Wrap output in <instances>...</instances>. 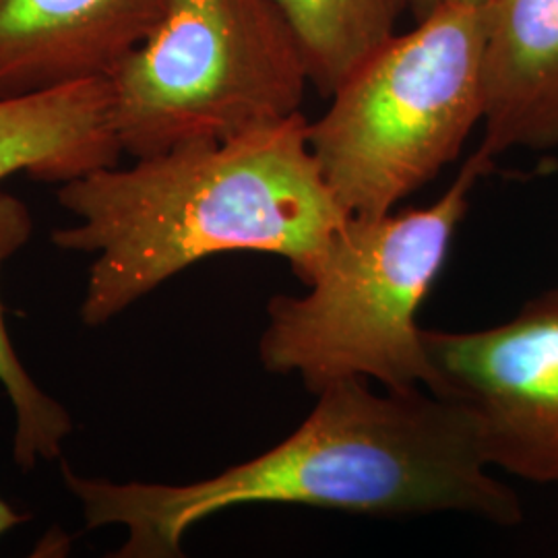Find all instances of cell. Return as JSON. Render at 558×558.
<instances>
[{
  "instance_id": "277c9868",
  "label": "cell",
  "mask_w": 558,
  "mask_h": 558,
  "mask_svg": "<svg viewBox=\"0 0 558 558\" xmlns=\"http://www.w3.org/2000/svg\"><path fill=\"white\" fill-rule=\"evenodd\" d=\"M482 2H442L396 34L308 122V147L339 207L389 214L458 160L482 124Z\"/></svg>"
},
{
  "instance_id": "7a4b0ae2",
  "label": "cell",
  "mask_w": 558,
  "mask_h": 558,
  "mask_svg": "<svg viewBox=\"0 0 558 558\" xmlns=\"http://www.w3.org/2000/svg\"><path fill=\"white\" fill-rule=\"evenodd\" d=\"M75 223L60 251L92 257L81 320L100 327L195 263L226 253L288 260L304 281L348 214L299 114L234 140L193 143L60 184Z\"/></svg>"
},
{
  "instance_id": "5b68a950",
  "label": "cell",
  "mask_w": 558,
  "mask_h": 558,
  "mask_svg": "<svg viewBox=\"0 0 558 558\" xmlns=\"http://www.w3.org/2000/svg\"><path fill=\"white\" fill-rule=\"evenodd\" d=\"M108 83L120 149L141 160L294 119L311 77L274 0H166Z\"/></svg>"
},
{
  "instance_id": "7c38bea8",
  "label": "cell",
  "mask_w": 558,
  "mask_h": 558,
  "mask_svg": "<svg viewBox=\"0 0 558 558\" xmlns=\"http://www.w3.org/2000/svg\"><path fill=\"white\" fill-rule=\"evenodd\" d=\"M23 521H27V515L15 511L7 500L0 497V538H2L7 532H11L13 527H17Z\"/></svg>"
},
{
  "instance_id": "6da1fadb",
  "label": "cell",
  "mask_w": 558,
  "mask_h": 558,
  "mask_svg": "<svg viewBox=\"0 0 558 558\" xmlns=\"http://www.w3.org/2000/svg\"><path fill=\"white\" fill-rule=\"evenodd\" d=\"M359 377L319 389L299 428L257 458L186 484L87 478L62 465L87 530L119 525V558L182 557L186 532L244 505H306L371 518L465 513L523 519L490 474L470 414L428 389L375 391Z\"/></svg>"
},
{
  "instance_id": "9c48e42d",
  "label": "cell",
  "mask_w": 558,
  "mask_h": 558,
  "mask_svg": "<svg viewBox=\"0 0 558 558\" xmlns=\"http://www.w3.org/2000/svg\"><path fill=\"white\" fill-rule=\"evenodd\" d=\"M120 156L108 80L0 100V182L25 174L60 186Z\"/></svg>"
},
{
  "instance_id": "52a82bcc",
  "label": "cell",
  "mask_w": 558,
  "mask_h": 558,
  "mask_svg": "<svg viewBox=\"0 0 558 558\" xmlns=\"http://www.w3.org/2000/svg\"><path fill=\"white\" fill-rule=\"evenodd\" d=\"M166 0H0V100L108 80Z\"/></svg>"
},
{
  "instance_id": "8fae6325",
  "label": "cell",
  "mask_w": 558,
  "mask_h": 558,
  "mask_svg": "<svg viewBox=\"0 0 558 558\" xmlns=\"http://www.w3.org/2000/svg\"><path fill=\"white\" fill-rule=\"evenodd\" d=\"M34 218L29 207L0 189V274L4 263L29 242ZM0 385L15 412L13 459L23 472L34 470L40 459H57L62 442L73 433V418L57 399L44 393L27 373L11 341L0 300Z\"/></svg>"
},
{
  "instance_id": "ba28073f",
  "label": "cell",
  "mask_w": 558,
  "mask_h": 558,
  "mask_svg": "<svg viewBox=\"0 0 558 558\" xmlns=\"http://www.w3.org/2000/svg\"><path fill=\"white\" fill-rule=\"evenodd\" d=\"M484 141L495 160L511 149H558V0H484Z\"/></svg>"
},
{
  "instance_id": "30bf717a",
  "label": "cell",
  "mask_w": 558,
  "mask_h": 558,
  "mask_svg": "<svg viewBox=\"0 0 558 558\" xmlns=\"http://www.w3.org/2000/svg\"><path fill=\"white\" fill-rule=\"evenodd\" d=\"M304 54L311 85L331 96L360 62L398 34L414 0H274Z\"/></svg>"
},
{
  "instance_id": "8992f818",
  "label": "cell",
  "mask_w": 558,
  "mask_h": 558,
  "mask_svg": "<svg viewBox=\"0 0 558 558\" xmlns=\"http://www.w3.org/2000/svg\"><path fill=\"white\" fill-rule=\"evenodd\" d=\"M433 393L474 420L490 468L558 484V286L476 331L424 329Z\"/></svg>"
},
{
  "instance_id": "4fadbf2b",
  "label": "cell",
  "mask_w": 558,
  "mask_h": 558,
  "mask_svg": "<svg viewBox=\"0 0 558 558\" xmlns=\"http://www.w3.org/2000/svg\"><path fill=\"white\" fill-rule=\"evenodd\" d=\"M442 2H484V0H414L412 2V11L416 13V17H422V15H426L428 11H433L437 4H442Z\"/></svg>"
},
{
  "instance_id": "3957f363",
  "label": "cell",
  "mask_w": 558,
  "mask_h": 558,
  "mask_svg": "<svg viewBox=\"0 0 558 558\" xmlns=\"http://www.w3.org/2000/svg\"><path fill=\"white\" fill-rule=\"evenodd\" d=\"M490 166L478 149L433 205L348 216L302 281L306 292L269 300L259 339L265 371L299 375L313 393L352 377L433 391L420 306L449 259L476 180Z\"/></svg>"
}]
</instances>
